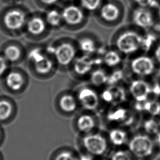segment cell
<instances>
[{"mask_svg": "<svg viewBox=\"0 0 160 160\" xmlns=\"http://www.w3.org/2000/svg\"><path fill=\"white\" fill-rule=\"evenodd\" d=\"M26 58L31 73L37 80H49L58 71L56 62L47 52L45 45L35 44L26 52Z\"/></svg>", "mask_w": 160, "mask_h": 160, "instance_id": "1", "label": "cell"}, {"mask_svg": "<svg viewBox=\"0 0 160 160\" xmlns=\"http://www.w3.org/2000/svg\"><path fill=\"white\" fill-rule=\"evenodd\" d=\"M47 52L52 56L58 71L68 72L76 58L79 54L76 38L61 36L45 45Z\"/></svg>", "mask_w": 160, "mask_h": 160, "instance_id": "2", "label": "cell"}, {"mask_svg": "<svg viewBox=\"0 0 160 160\" xmlns=\"http://www.w3.org/2000/svg\"><path fill=\"white\" fill-rule=\"evenodd\" d=\"M78 143L82 152L100 158L108 153L110 147L106 132L100 130L82 136H78Z\"/></svg>", "mask_w": 160, "mask_h": 160, "instance_id": "3", "label": "cell"}, {"mask_svg": "<svg viewBox=\"0 0 160 160\" xmlns=\"http://www.w3.org/2000/svg\"><path fill=\"white\" fill-rule=\"evenodd\" d=\"M123 105L107 107L100 113L102 125L106 128L111 127L128 128L132 125L134 122L133 115Z\"/></svg>", "mask_w": 160, "mask_h": 160, "instance_id": "4", "label": "cell"}, {"mask_svg": "<svg viewBox=\"0 0 160 160\" xmlns=\"http://www.w3.org/2000/svg\"><path fill=\"white\" fill-rule=\"evenodd\" d=\"M143 37L132 30H120L112 35L109 46L123 56L134 54L142 47Z\"/></svg>", "mask_w": 160, "mask_h": 160, "instance_id": "5", "label": "cell"}, {"mask_svg": "<svg viewBox=\"0 0 160 160\" xmlns=\"http://www.w3.org/2000/svg\"><path fill=\"white\" fill-rule=\"evenodd\" d=\"M81 110L100 114L104 109L100 98V90L84 82L73 89Z\"/></svg>", "mask_w": 160, "mask_h": 160, "instance_id": "6", "label": "cell"}, {"mask_svg": "<svg viewBox=\"0 0 160 160\" xmlns=\"http://www.w3.org/2000/svg\"><path fill=\"white\" fill-rule=\"evenodd\" d=\"M72 127L78 136L89 134L101 130L102 120L100 114L80 110L72 118Z\"/></svg>", "mask_w": 160, "mask_h": 160, "instance_id": "7", "label": "cell"}, {"mask_svg": "<svg viewBox=\"0 0 160 160\" xmlns=\"http://www.w3.org/2000/svg\"><path fill=\"white\" fill-rule=\"evenodd\" d=\"M53 108L60 117L70 118L74 117L81 109L73 90H64L54 98Z\"/></svg>", "mask_w": 160, "mask_h": 160, "instance_id": "8", "label": "cell"}, {"mask_svg": "<svg viewBox=\"0 0 160 160\" xmlns=\"http://www.w3.org/2000/svg\"><path fill=\"white\" fill-rule=\"evenodd\" d=\"M101 66H102L101 57L79 54L72 63L68 72L76 80L84 81L87 80L96 67Z\"/></svg>", "mask_w": 160, "mask_h": 160, "instance_id": "9", "label": "cell"}, {"mask_svg": "<svg viewBox=\"0 0 160 160\" xmlns=\"http://www.w3.org/2000/svg\"><path fill=\"white\" fill-rule=\"evenodd\" d=\"M128 150L132 157L141 160H146L154 154L156 145L148 134H138L132 137L128 143Z\"/></svg>", "mask_w": 160, "mask_h": 160, "instance_id": "10", "label": "cell"}, {"mask_svg": "<svg viewBox=\"0 0 160 160\" xmlns=\"http://www.w3.org/2000/svg\"><path fill=\"white\" fill-rule=\"evenodd\" d=\"M2 15V23L7 30L14 32L25 30L28 17L21 8L11 7L6 9Z\"/></svg>", "mask_w": 160, "mask_h": 160, "instance_id": "11", "label": "cell"}, {"mask_svg": "<svg viewBox=\"0 0 160 160\" xmlns=\"http://www.w3.org/2000/svg\"><path fill=\"white\" fill-rule=\"evenodd\" d=\"M75 38L80 54L101 58L108 47L92 34L81 33Z\"/></svg>", "mask_w": 160, "mask_h": 160, "instance_id": "12", "label": "cell"}, {"mask_svg": "<svg viewBox=\"0 0 160 160\" xmlns=\"http://www.w3.org/2000/svg\"><path fill=\"white\" fill-rule=\"evenodd\" d=\"M25 30L28 37L36 42L46 39L51 32L44 17L39 15H32L28 18Z\"/></svg>", "mask_w": 160, "mask_h": 160, "instance_id": "13", "label": "cell"}, {"mask_svg": "<svg viewBox=\"0 0 160 160\" xmlns=\"http://www.w3.org/2000/svg\"><path fill=\"white\" fill-rule=\"evenodd\" d=\"M63 28L71 31H77L85 24V16L82 9L76 5H69L61 10Z\"/></svg>", "mask_w": 160, "mask_h": 160, "instance_id": "14", "label": "cell"}, {"mask_svg": "<svg viewBox=\"0 0 160 160\" xmlns=\"http://www.w3.org/2000/svg\"><path fill=\"white\" fill-rule=\"evenodd\" d=\"M100 98L104 108L123 104L127 100V92L121 85L106 87L100 90Z\"/></svg>", "mask_w": 160, "mask_h": 160, "instance_id": "15", "label": "cell"}, {"mask_svg": "<svg viewBox=\"0 0 160 160\" xmlns=\"http://www.w3.org/2000/svg\"><path fill=\"white\" fill-rule=\"evenodd\" d=\"M100 22L104 26L114 27L119 23L121 11L115 1L103 2L99 8Z\"/></svg>", "mask_w": 160, "mask_h": 160, "instance_id": "16", "label": "cell"}, {"mask_svg": "<svg viewBox=\"0 0 160 160\" xmlns=\"http://www.w3.org/2000/svg\"><path fill=\"white\" fill-rule=\"evenodd\" d=\"M106 132L110 147L122 149L128 145L130 138L126 128L111 127L106 128Z\"/></svg>", "mask_w": 160, "mask_h": 160, "instance_id": "17", "label": "cell"}, {"mask_svg": "<svg viewBox=\"0 0 160 160\" xmlns=\"http://www.w3.org/2000/svg\"><path fill=\"white\" fill-rule=\"evenodd\" d=\"M130 69L132 73L137 76H149L153 72L155 66L154 62L147 56H139L131 60Z\"/></svg>", "mask_w": 160, "mask_h": 160, "instance_id": "18", "label": "cell"}, {"mask_svg": "<svg viewBox=\"0 0 160 160\" xmlns=\"http://www.w3.org/2000/svg\"><path fill=\"white\" fill-rule=\"evenodd\" d=\"M128 91L135 101L144 102L152 92V88L144 80H134L130 82Z\"/></svg>", "mask_w": 160, "mask_h": 160, "instance_id": "19", "label": "cell"}, {"mask_svg": "<svg viewBox=\"0 0 160 160\" xmlns=\"http://www.w3.org/2000/svg\"><path fill=\"white\" fill-rule=\"evenodd\" d=\"M123 56L116 49L109 46L101 56L102 66L108 70L120 68L123 62Z\"/></svg>", "mask_w": 160, "mask_h": 160, "instance_id": "20", "label": "cell"}, {"mask_svg": "<svg viewBox=\"0 0 160 160\" xmlns=\"http://www.w3.org/2000/svg\"><path fill=\"white\" fill-rule=\"evenodd\" d=\"M28 78L22 72L13 71L8 73L6 77V84L9 89L15 92L22 91L28 84Z\"/></svg>", "mask_w": 160, "mask_h": 160, "instance_id": "21", "label": "cell"}, {"mask_svg": "<svg viewBox=\"0 0 160 160\" xmlns=\"http://www.w3.org/2000/svg\"><path fill=\"white\" fill-rule=\"evenodd\" d=\"M108 73L109 70L103 66L96 67L90 74L87 82L100 90L107 85Z\"/></svg>", "mask_w": 160, "mask_h": 160, "instance_id": "22", "label": "cell"}, {"mask_svg": "<svg viewBox=\"0 0 160 160\" xmlns=\"http://www.w3.org/2000/svg\"><path fill=\"white\" fill-rule=\"evenodd\" d=\"M44 17L47 24L51 30L52 29L58 30L63 28L61 11L56 9H52L47 11Z\"/></svg>", "mask_w": 160, "mask_h": 160, "instance_id": "23", "label": "cell"}, {"mask_svg": "<svg viewBox=\"0 0 160 160\" xmlns=\"http://www.w3.org/2000/svg\"><path fill=\"white\" fill-rule=\"evenodd\" d=\"M133 21L137 26L142 28H148L153 25L152 13L145 9L141 8L135 11Z\"/></svg>", "mask_w": 160, "mask_h": 160, "instance_id": "24", "label": "cell"}, {"mask_svg": "<svg viewBox=\"0 0 160 160\" xmlns=\"http://www.w3.org/2000/svg\"><path fill=\"white\" fill-rule=\"evenodd\" d=\"M4 58L11 62H15L24 56V52L19 46L12 44L7 47L4 50Z\"/></svg>", "mask_w": 160, "mask_h": 160, "instance_id": "25", "label": "cell"}, {"mask_svg": "<svg viewBox=\"0 0 160 160\" xmlns=\"http://www.w3.org/2000/svg\"><path fill=\"white\" fill-rule=\"evenodd\" d=\"M125 74L121 67L116 69L109 70L108 82L107 87L121 85V82L125 78Z\"/></svg>", "mask_w": 160, "mask_h": 160, "instance_id": "26", "label": "cell"}, {"mask_svg": "<svg viewBox=\"0 0 160 160\" xmlns=\"http://www.w3.org/2000/svg\"><path fill=\"white\" fill-rule=\"evenodd\" d=\"M77 154L69 149H61L56 152L52 160H77Z\"/></svg>", "mask_w": 160, "mask_h": 160, "instance_id": "27", "label": "cell"}, {"mask_svg": "<svg viewBox=\"0 0 160 160\" xmlns=\"http://www.w3.org/2000/svg\"><path fill=\"white\" fill-rule=\"evenodd\" d=\"M13 112V106L7 101H0V120H6L11 117Z\"/></svg>", "mask_w": 160, "mask_h": 160, "instance_id": "28", "label": "cell"}, {"mask_svg": "<svg viewBox=\"0 0 160 160\" xmlns=\"http://www.w3.org/2000/svg\"><path fill=\"white\" fill-rule=\"evenodd\" d=\"M143 127L145 132L149 135L156 136L160 131L159 123L153 119H149L145 121Z\"/></svg>", "mask_w": 160, "mask_h": 160, "instance_id": "29", "label": "cell"}, {"mask_svg": "<svg viewBox=\"0 0 160 160\" xmlns=\"http://www.w3.org/2000/svg\"><path fill=\"white\" fill-rule=\"evenodd\" d=\"M80 2L82 7L86 11L93 12L99 9L103 0H80Z\"/></svg>", "mask_w": 160, "mask_h": 160, "instance_id": "30", "label": "cell"}, {"mask_svg": "<svg viewBox=\"0 0 160 160\" xmlns=\"http://www.w3.org/2000/svg\"><path fill=\"white\" fill-rule=\"evenodd\" d=\"M133 158L128 150L116 149L110 154L109 160H133Z\"/></svg>", "mask_w": 160, "mask_h": 160, "instance_id": "31", "label": "cell"}, {"mask_svg": "<svg viewBox=\"0 0 160 160\" xmlns=\"http://www.w3.org/2000/svg\"><path fill=\"white\" fill-rule=\"evenodd\" d=\"M144 111L147 112L150 114L156 116L160 114V103L155 101H145L144 102Z\"/></svg>", "mask_w": 160, "mask_h": 160, "instance_id": "32", "label": "cell"}, {"mask_svg": "<svg viewBox=\"0 0 160 160\" xmlns=\"http://www.w3.org/2000/svg\"><path fill=\"white\" fill-rule=\"evenodd\" d=\"M155 40V38L154 36L149 35L147 36L145 38H143V42L141 48H143L145 50H148L152 46V43Z\"/></svg>", "mask_w": 160, "mask_h": 160, "instance_id": "33", "label": "cell"}, {"mask_svg": "<svg viewBox=\"0 0 160 160\" xmlns=\"http://www.w3.org/2000/svg\"><path fill=\"white\" fill-rule=\"evenodd\" d=\"M135 1L141 6H158V3L155 0H135Z\"/></svg>", "mask_w": 160, "mask_h": 160, "instance_id": "34", "label": "cell"}, {"mask_svg": "<svg viewBox=\"0 0 160 160\" xmlns=\"http://www.w3.org/2000/svg\"><path fill=\"white\" fill-rule=\"evenodd\" d=\"M8 61L3 56H0V76L6 72L8 68Z\"/></svg>", "mask_w": 160, "mask_h": 160, "instance_id": "35", "label": "cell"}, {"mask_svg": "<svg viewBox=\"0 0 160 160\" xmlns=\"http://www.w3.org/2000/svg\"><path fill=\"white\" fill-rule=\"evenodd\" d=\"M95 158L84 152H80L77 154V160H95Z\"/></svg>", "mask_w": 160, "mask_h": 160, "instance_id": "36", "label": "cell"}, {"mask_svg": "<svg viewBox=\"0 0 160 160\" xmlns=\"http://www.w3.org/2000/svg\"><path fill=\"white\" fill-rule=\"evenodd\" d=\"M152 92L156 95H160V86L158 84H156L154 88L152 89Z\"/></svg>", "mask_w": 160, "mask_h": 160, "instance_id": "37", "label": "cell"}, {"mask_svg": "<svg viewBox=\"0 0 160 160\" xmlns=\"http://www.w3.org/2000/svg\"><path fill=\"white\" fill-rule=\"evenodd\" d=\"M156 147L160 148V131L155 136V138L154 140Z\"/></svg>", "mask_w": 160, "mask_h": 160, "instance_id": "38", "label": "cell"}, {"mask_svg": "<svg viewBox=\"0 0 160 160\" xmlns=\"http://www.w3.org/2000/svg\"><path fill=\"white\" fill-rule=\"evenodd\" d=\"M155 57L158 62L160 63V46H158L155 51Z\"/></svg>", "mask_w": 160, "mask_h": 160, "instance_id": "39", "label": "cell"}, {"mask_svg": "<svg viewBox=\"0 0 160 160\" xmlns=\"http://www.w3.org/2000/svg\"><path fill=\"white\" fill-rule=\"evenodd\" d=\"M0 160H4L3 155H2V153L1 152H0Z\"/></svg>", "mask_w": 160, "mask_h": 160, "instance_id": "40", "label": "cell"}, {"mask_svg": "<svg viewBox=\"0 0 160 160\" xmlns=\"http://www.w3.org/2000/svg\"><path fill=\"white\" fill-rule=\"evenodd\" d=\"M6 1L9 2H16L18 0H6Z\"/></svg>", "mask_w": 160, "mask_h": 160, "instance_id": "41", "label": "cell"}, {"mask_svg": "<svg viewBox=\"0 0 160 160\" xmlns=\"http://www.w3.org/2000/svg\"><path fill=\"white\" fill-rule=\"evenodd\" d=\"M1 133H0V143H1Z\"/></svg>", "mask_w": 160, "mask_h": 160, "instance_id": "42", "label": "cell"}, {"mask_svg": "<svg viewBox=\"0 0 160 160\" xmlns=\"http://www.w3.org/2000/svg\"><path fill=\"white\" fill-rule=\"evenodd\" d=\"M133 160H138V159H136V158H133Z\"/></svg>", "mask_w": 160, "mask_h": 160, "instance_id": "43", "label": "cell"}, {"mask_svg": "<svg viewBox=\"0 0 160 160\" xmlns=\"http://www.w3.org/2000/svg\"><path fill=\"white\" fill-rule=\"evenodd\" d=\"M158 123H159V125H160V121H159V122H158Z\"/></svg>", "mask_w": 160, "mask_h": 160, "instance_id": "44", "label": "cell"}, {"mask_svg": "<svg viewBox=\"0 0 160 160\" xmlns=\"http://www.w3.org/2000/svg\"><path fill=\"white\" fill-rule=\"evenodd\" d=\"M67 1H73V0H67Z\"/></svg>", "mask_w": 160, "mask_h": 160, "instance_id": "45", "label": "cell"}, {"mask_svg": "<svg viewBox=\"0 0 160 160\" xmlns=\"http://www.w3.org/2000/svg\"></svg>", "mask_w": 160, "mask_h": 160, "instance_id": "46", "label": "cell"}, {"mask_svg": "<svg viewBox=\"0 0 160 160\" xmlns=\"http://www.w3.org/2000/svg\"></svg>", "mask_w": 160, "mask_h": 160, "instance_id": "47", "label": "cell"}]
</instances>
